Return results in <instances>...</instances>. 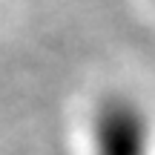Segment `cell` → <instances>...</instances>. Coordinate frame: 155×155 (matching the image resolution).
Instances as JSON below:
<instances>
[{"label":"cell","mask_w":155,"mask_h":155,"mask_svg":"<svg viewBox=\"0 0 155 155\" xmlns=\"http://www.w3.org/2000/svg\"><path fill=\"white\" fill-rule=\"evenodd\" d=\"M86 155H155L147 104L121 89L98 95L86 115Z\"/></svg>","instance_id":"6da1fadb"}]
</instances>
